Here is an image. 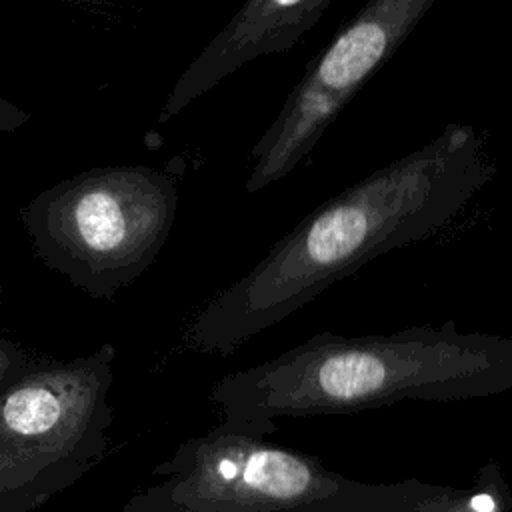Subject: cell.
Masks as SVG:
<instances>
[{
	"instance_id": "cell-1",
	"label": "cell",
	"mask_w": 512,
	"mask_h": 512,
	"mask_svg": "<svg viewBox=\"0 0 512 512\" xmlns=\"http://www.w3.org/2000/svg\"><path fill=\"white\" fill-rule=\"evenodd\" d=\"M494 172L484 136L468 124H446L422 148L302 218L192 318L188 346L230 356L372 258L446 228Z\"/></svg>"
},
{
	"instance_id": "cell-2",
	"label": "cell",
	"mask_w": 512,
	"mask_h": 512,
	"mask_svg": "<svg viewBox=\"0 0 512 512\" xmlns=\"http://www.w3.org/2000/svg\"><path fill=\"white\" fill-rule=\"evenodd\" d=\"M512 390V338L412 326L390 334L318 332L214 382L220 416L276 432V418L340 416L402 400H466Z\"/></svg>"
},
{
	"instance_id": "cell-3",
	"label": "cell",
	"mask_w": 512,
	"mask_h": 512,
	"mask_svg": "<svg viewBox=\"0 0 512 512\" xmlns=\"http://www.w3.org/2000/svg\"><path fill=\"white\" fill-rule=\"evenodd\" d=\"M268 428L222 416L152 468L122 512H422L430 482H362L272 444Z\"/></svg>"
},
{
	"instance_id": "cell-4",
	"label": "cell",
	"mask_w": 512,
	"mask_h": 512,
	"mask_svg": "<svg viewBox=\"0 0 512 512\" xmlns=\"http://www.w3.org/2000/svg\"><path fill=\"white\" fill-rule=\"evenodd\" d=\"M178 208L172 174L98 166L36 194L20 220L34 256L90 298L110 300L160 254Z\"/></svg>"
},
{
	"instance_id": "cell-5",
	"label": "cell",
	"mask_w": 512,
	"mask_h": 512,
	"mask_svg": "<svg viewBox=\"0 0 512 512\" xmlns=\"http://www.w3.org/2000/svg\"><path fill=\"white\" fill-rule=\"evenodd\" d=\"M116 348L38 356L0 388V512H34L98 466L110 448Z\"/></svg>"
},
{
	"instance_id": "cell-6",
	"label": "cell",
	"mask_w": 512,
	"mask_h": 512,
	"mask_svg": "<svg viewBox=\"0 0 512 512\" xmlns=\"http://www.w3.org/2000/svg\"><path fill=\"white\" fill-rule=\"evenodd\" d=\"M436 0H368L308 64L274 122L252 148L246 190L290 174L344 106L394 56Z\"/></svg>"
},
{
	"instance_id": "cell-7",
	"label": "cell",
	"mask_w": 512,
	"mask_h": 512,
	"mask_svg": "<svg viewBox=\"0 0 512 512\" xmlns=\"http://www.w3.org/2000/svg\"><path fill=\"white\" fill-rule=\"evenodd\" d=\"M330 2L246 0L178 76L158 120H172L244 64L260 56L288 52L320 20Z\"/></svg>"
},
{
	"instance_id": "cell-8",
	"label": "cell",
	"mask_w": 512,
	"mask_h": 512,
	"mask_svg": "<svg viewBox=\"0 0 512 512\" xmlns=\"http://www.w3.org/2000/svg\"><path fill=\"white\" fill-rule=\"evenodd\" d=\"M38 356L14 340L0 338V388L24 372Z\"/></svg>"
},
{
	"instance_id": "cell-9",
	"label": "cell",
	"mask_w": 512,
	"mask_h": 512,
	"mask_svg": "<svg viewBox=\"0 0 512 512\" xmlns=\"http://www.w3.org/2000/svg\"><path fill=\"white\" fill-rule=\"evenodd\" d=\"M30 122V114L0 94V134L16 132Z\"/></svg>"
},
{
	"instance_id": "cell-10",
	"label": "cell",
	"mask_w": 512,
	"mask_h": 512,
	"mask_svg": "<svg viewBox=\"0 0 512 512\" xmlns=\"http://www.w3.org/2000/svg\"><path fill=\"white\" fill-rule=\"evenodd\" d=\"M4 300V284H2V278H0V304Z\"/></svg>"
}]
</instances>
